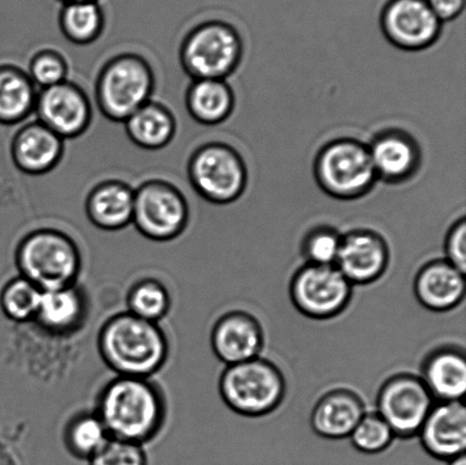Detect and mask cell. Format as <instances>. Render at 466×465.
Instances as JSON below:
<instances>
[{
  "instance_id": "cell-1",
  "label": "cell",
  "mask_w": 466,
  "mask_h": 465,
  "mask_svg": "<svg viewBox=\"0 0 466 465\" xmlns=\"http://www.w3.org/2000/svg\"><path fill=\"white\" fill-rule=\"evenodd\" d=\"M96 413L112 439L143 445L161 430L166 405L148 379L117 376L100 391Z\"/></svg>"
},
{
  "instance_id": "cell-2",
  "label": "cell",
  "mask_w": 466,
  "mask_h": 465,
  "mask_svg": "<svg viewBox=\"0 0 466 465\" xmlns=\"http://www.w3.org/2000/svg\"><path fill=\"white\" fill-rule=\"evenodd\" d=\"M100 355L117 376L148 379L167 362L168 344L157 323L129 312L105 323L98 337Z\"/></svg>"
},
{
  "instance_id": "cell-3",
  "label": "cell",
  "mask_w": 466,
  "mask_h": 465,
  "mask_svg": "<svg viewBox=\"0 0 466 465\" xmlns=\"http://www.w3.org/2000/svg\"><path fill=\"white\" fill-rule=\"evenodd\" d=\"M15 262L21 276L43 291L75 285L82 266L76 241L54 227H40L23 237Z\"/></svg>"
},
{
  "instance_id": "cell-4",
  "label": "cell",
  "mask_w": 466,
  "mask_h": 465,
  "mask_svg": "<svg viewBox=\"0 0 466 465\" xmlns=\"http://www.w3.org/2000/svg\"><path fill=\"white\" fill-rule=\"evenodd\" d=\"M155 85L157 79L147 59L136 53L116 55L96 77V105L105 118L123 123L152 100Z\"/></svg>"
},
{
  "instance_id": "cell-5",
  "label": "cell",
  "mask_w": 466,
  "mask_h": 465,
  "mask_svg": "<svg viewBox=\"0 0 466 465\" xmlns=\"http://www.w3.org/2000/svg\"><path fill=\"white\" fill-rule=\"evenodd\" d=\"M220 395L233 412L240 416H268L286 398L287 382L282 371L268 359L256 358L227 366L218 384Z\"/></svg>"
},
{
  "instance_id": "cell-6",
  "label": "cell",
  "mask_w": 466,
  "mask_h": 465,
  "mask_svg": "<svg viewBox=\"0 0 466 465\" xmlns=\"http://www.w3.org/2000/svg\"><path fill=\"white\" fill-rule=\"evenodd\" d=\"M314 177L332 198L355 200L364 197L377 185L369 146L355 138H337L319 150Z\"/></svg>"
},
{
  "instance_id": "cell-7",
  "label": "cell",
  "mask_w": 466,
  "mask_h": 465,
  "mask_svg": "<svg viewBox=\"0 0 466 465\" xmlns=\"http://www.w3.org/2000/svg\"><path fill=\"white\" fill-rule=\"evenodd\" d=\"M242 55L244 43L236 27L214 20L200 23L186 35L179 62L191 80H227L239 67Z\"/></svg>"
},
{
  "instance_id": "cell-8",
  "label": "cell",
  "mask_w": 466,
  "mask_h": 465,
  "mask_svg": "<svg viewBox=\"0 0 466 465\" xmlns=\"http://www.w3.org/2000/svg\"><path fill=\"white\" fill-rule=\"evenodd\" d=\"M187 176L196 194L216 205H228L244 195L248 170L239 152L220 141L200 145L190 155Z\"/></svg>"
},
{
  "instance_id": "cell-9",
  "label": "cell",
  "mask_w": 466,
  "mask_h": 465,
  "mask_svg": "<svg viewBox=\"0 0 466 465\" xmlns=\"http://www.w3.org/2000/svg\"><path fill=\"white\" fill-rule=\"evenodd\" d=\"M189 217L188 200L171 182L152 179L135 189L132 225L145 238L158 243L175 240L184 234Z\"/></svg>"
},
{
  "instance_id": "cell-10",
  "label": "cell",
  "mask_w": 466,
  "mask_h": 465,
  "mask_svg": "<svg viewBox=\"0 0 466 465\" xmlns=\"http://www.w3.org/2000/svg\"><path fill=\"white\" fill-rule=\"evenodd\" d=\"M353 287L336 266L306 263L292 276L289 294L292 304L303 316L329 320L349 307Z\"/></svg>"
},
{
  "instance_id": "cell-11",
  "label": "cell",
  "mask_w": 466,
  "mask_h": 465,
  "mask_svg": "<svg viewBox=\"0 0 466 465\" xmlns=\"http://www.w3.org/2000/svg\"><path fill=\"white\" fill-rule=\"evenodd\" d=\"M435 404L421 377L412 373L388 378L377 395V413L403 440L418 436Z\"/></svg>"
},
{
  "instance_id": "cell-12",
  "label": "cell",
  "mask_w": 466,
  "mask_h": 465,
  "mask_svg": "<svg viewBox=\"0 0 466 465\" xmlns=\"http://www.w3.org/2000/svg\"><path fill=\"white\" fill-rule=\"evenodd\" d=\"M36 121L63 140L79 138L93 122V106L86 91L68 80L36 94Z\"/></svg>"
},
{
  "instance_id": "cell-13",
  "label": "cell",
  "mask_w": 466,
  "mask_h": 465,
  "mask_svg": "<svg viewBox=\"0 0 466 465\" xmlns=\"http://www.w3.org/2000/svg\"><path fill=\"white\" fill-rule=\"evenodd\" d=\"M380 26L386 39L406 52L431 48L442 30L427 0H390L382 8Z\"/></svg>"
},
{
  "instance_id": "cell-14",
  "label": "cell",
  "mask_w": 466,
  "mask_h": 465,
  "mask_svg": "<svg viewBox=\"0 0 466 465\" xmlns=\"http://www.w3.org/2000/svg\"><path fill=\"white\" fill-rule=\"evenodd\" d=\"M390 261V245L380 234L355 229L341 236L335 266L351 285L365 286L381 279Z\"/></svg>"
},
{
  "instance_id": "cell-15",
  "label": "cell",
  "mask_w": 466,
  "mask_h": 465,
  "mask_svg": "<svg viewBox=\"0 0 466 465\" xmlns=\"http://www.w3.org/2000/svg\"><path fill=\"white\" fill-rule=\"evenodd\" d=\"M368 146L378 180L386 184H404L413 179L422 166L418 140L404 130H382Z\"/></svg>"
},
{
  "instance_id": "cell-16",
  "label": "cell",
  "mask_w": 466,
  "mask_h": 465,
  "mask_svg": "<svg viewBox=\"0 0 466 465\" xmlns=\"http://www.w3.org/2000/svg\"><path fill=\"white\" fill-rule=\"evenodd\" d=\"M214 353L227 366L259 358L264 331L258 318L245 311H231L218 318L211 336Z\"/></svg>"
},
{
  "instance_id": "cell-17",
  "label": "cell",
  "mask_w": 466,
  "mask_h": 465,
  "mask_svg": "<svg viewBox=\"0 0 466 465\" xmlns=\"http://www.w3.org/2000/svg\"><path fill=\"white\" fill-rule=\"evenodd\" d=\"M418 436L426 452L441 461L465 454L466 409L462 400L433 405Z\"/></svg>"
},
{
  "instance_id": "cell-18",
  "label": "cell",
  "mask_w": 466,
  "mask_h": 465,
  "mask_svg": "<svg viewBox=\"0 0 466 465\" xmlns=\"http://www.w3.org/2000/svg\"><path fill=\"white\" fill-rule=\"evenodd\" d=\"M64 141L43 123H27L16 131L11 141L12 162L25 175H47L62 161L66 150Z\"/></svg>"
},
{
  "instance_id": "cell-19",
  "label": "cell",
  "mask_w": 466,
  "mask_h": 465,
  "mask_svg": "<svg viewBox=\"0 0 466 465\" xmlns=\"http://www.w3.org/2000/svg\"><path fill=\"white\" fill-rule=\"evenodd\" d=\"M414 294L423 308L449 312L465 298V273L446 259H433L420 268L414 279Z\"/></svg>"
},
{
  "instance_id": "cell-20",
  "label": "cell",
  "mask_w": 466,
  "mask_h": 465,
  "mask_svg": "<svg viewBox=\"0 0 466 465\" xmlns=\"http://www.w3.org/2000/svg\"><path fill=\"white\" fill-rule=\"evenodd\" d=\"M365 413L367 408L358 393L347 389H332L315 403L310 426L322 439L344 440L350 436Z\"/></svg>"
},
{
  "instance_id": "cell-21",
  "label": "cell",
  "mask_w": 466,
  "mask_h": 465,
  "mask_svg": "<svg viewBox=\"0 0 466 465\" xmlns=\"http://www.w3.org/2000/svg\"><path fill=\"white\" fill-rule=\"evenodd\" d=\"M135 189L122 180H105L86 195V216L91 225L104 231H118L132 225Z\"/></svg>"
},
{
  "instance_id": "cell-22",
  "label": "cell",
  "mask_w": 466,
  "mask_h": 465,
  "mask_svg": "<svg viewBox=\"0 0 466 465\" xmlns=\"http://www.w3.org/2000/svg\"><path fill=\"white\" fill-rule=\"evenodd\" d=\"M421 379L438 402L462 400L466 391V359L462 349L444 346L422 363Z\"/></svg>"
},
{
  "instance_id": "cell-23",
  "label": "cell",
  "mask_w": 466,
  "mask_h": 465,
  "mask_svg": "<svg viewBox=\"0 0 466 465\" xmlns=\"http://www.w3.org/2000/svg\"><path fill=\"white\" fill-rule=\"evenodd\" d=\"M187 111L199 125H221L235 109V94L226 80H191L186 91Z\"/></svg>"
},
{
  "instance_id": "cell-24",
  "label": "cell",
  "mask_w": 466,
  "mask_h": 465,
  "mask_svg": "<svg viewBox=\"0 0 466 465\" xmlns=\"http://www.w3.org/2000/svg\"><path fill=\"white\" fill-rule=\"evenodd\" d=\"M123 123L131 143L146 150L166 148L177 134V120L173 113L163 104L153 100Z\"/></svg>"
},
{
  "instance_id": "cell-25",
  "label": "cell",
  "mask_w": 466,
  "mask_h": 465,
  "mask_svg": "<svg viewBox=\"0 0 466 465\" xmlns=\"http://www.w3.org/2000/svg\"><path fill=\"white\" fill-rule=\"evenodd\" d=\"M36 86L26 71L12 64L0 66V126H16L35 111Z\"/></svg>"
},
{
  "instance_id": "cell-26",
  "label": "cell",
  "mask_w": 466,
  "mask_h": 465,
  "mask_svg": "<svg viewBox=\"0 0 466 465\" xmlns=\"http://www.w3.org/2000/svg\"><path fill=\"white\" fill-rule=\"evenodd\" d=\"M85 313V300L73 286L43 291L35 321L53 334H66L80 325Z\"/></svg>"
},
{
  "instance_id": "cell-27",
  "label": "cell",
  "mask_w": 466,
  "mask_h": 465,
  "mask_svg": "<svg viewBox=\"0 0 466 465\" xmlns=\"http://www.w3.org/2000/svg\"><path fill=\"white\" fill-rule=\"evenodd\" d=\"M58 23L64 38L76 45H88L102 35L105 16L102 7L93 0L67 3L63 5Z\"/></svg>"
},
{
  "instance_id": "cell-28",
  "label": "cell",
  "mask_w": 466,
  "mask_h": 465,
  "mask_svg": "<svg viewBox=\"0 0 466 465\" xmlns=\"http://www.w3.org/2000/svg\"><path fill=\"white\" fill-rule=\"evenodd\" d=\"M111 439L97 413H81L66 430V443L76 458L90 460Z\"/></svg>"
},
{
  "instance_id": "cell-29",
  "label": "cell",
  "mask_w": 466,
  "mask_h": 465,
  "mask_svg": "<svg viewBox=\"0 0 466 465\" xmlns=\"http://www.w3.org/2000/svg\"><path fill=\"white\" fill-rule=\"evenodd\" d=\"M43 290L25 277L14 278L0 293V308L9 320L27 322L35 320Z\"/></svg>"
},
{
  "instance_id": "cell-30",
  "label": "cell",
  "mask_w": 466,
  "mask_h": 465,
  "mask_svg": "<svg viewBox=\"0 0 466 465\" xmlns=\"http://www.w3.org/2000/svg\"><path fill=\"white\" fill-rule=\"evenodd\" d=\"M127 304V312L135 317L157 323L170 309L171 298L161 281L144 279L131 287Z\"/></svg>"
},
{
  "instance_id": "cell-31",
  "label": "cell",
  "mask_w": 466,
  "mask_h": 465,
  "mask_svg": "<svg viewBox=\"0 0 466 465\" xmlns=\"http://www.w3.org/2000/svg\"><path fill=\"white\" fill-rule=\"evenodd\" d=\"M349 439L360 453L372 455L390 448L396 436L377 412H367Z\"/></svg>"
},
{
  "instance_id": "cell-32",
  "label": "cell",
  "mask_w": 466,
  "mask_h": 465,
  "mask_svg": "<svg viewBox=\"0 0 466 465\" xmlns=\"http://www.w3.org/2000/svg\"><path fill=\"white\" fill-rule=\"evenodd\" d=\"M341 235L330 227H318L309 231L301 243L306 263L335 266L339 254Z\"/></svg>"
},
{
  "instance_id": "cell-33",
  "label": "cell",
  "mask_w": 466,
  "mask_h": 465,
  "mask_svg": "<svg viewBox=\"0 0 466 465\" xmlns=\"http://www.w3.org/2000/svg\"><path fill=\"white\" fill-rule=\"evenodd\" d=\"M27 76L40 89L48 88L67 80L66 57L55 49H41L31 57Z\"/></svg>"
},
{
  "instance_id": "cell-34",
  "label": "cell",
  "mask_w": 466,
  "mask_h": 465,
  "mask_svg": "<svg viewBox=\"0 0 466 465\" xmlns=\"http://www.w3.org/2000/svg\"><path fill=\"white\" fill-rule=\"evenodd\" d=\"M89 462L90 465H147V458L143 445L111 437Z\"/></svg>"
},
{
  "instance_id": "cell-35",
  "label": "cell",
  "mask_w": 466,
  "mask_h": 465,
  "mask_svg": "<svg viewBox=\"0 0 466 465\" xmlns=\"http://www.w3.org/2000/svg\"><path fill=\"white\" fill-rule=\"evenodd\" d=\"M445 259L461 272H466V220L461 217L447 232Z\"/></svg>"
},
{
  "instance_id": "cell-36",
  "label": "cell",
  "mask_w": 466,
  "mask_h": 465,
  "mask_svg": "<svg viewBox=\"0 0 466 465\" xmlns=\"http://www.w3.org/2000/svg\"><path fill=\"white\" fill-rule=\"evenodd\" d=\"M441 23L458 18L463 13L466 0H427Z\"/></svg>"
},
{
  "instance_id": "cell-37",
  "label": "cell",
  "mask_w": 466,
  "mask_h": 465,
  "mask_svg": "<svg viewBox=\"0 0 466 465\" xmlns=\"http://www.w3.org/2000/svg\"><path fill=\"white\" fill-rule=\"evenodd\" d=\"M449 465H466L465 454L460 455V457L451 460Z\"/></svg>"
},
{
  "instance_id": "cell-38",
  "label": "cell",
  "mask_w": 466,
  "mask_h": 465,
  "mask_svg": "<svg viewBox=\"0 0 466 465\" xmlns=\"http://www.w3.org/2000/svg\"><path fill=\"white\" fill-rule=\"evenodd\" d=\"M61 2H63V4H67L75 2H89V0H61ZM93 2H97V0H93Z\"/></svg>"
}]
</instances>
